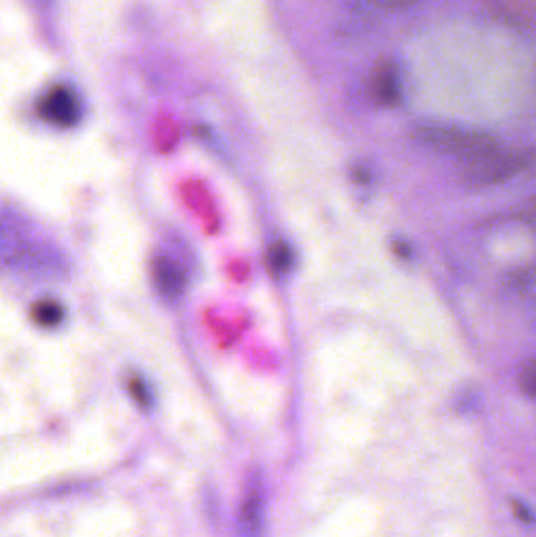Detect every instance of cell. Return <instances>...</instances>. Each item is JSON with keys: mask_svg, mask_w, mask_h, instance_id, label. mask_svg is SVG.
I'll use <instances>...</instances> for the list:
<instances>
[{"mask_svg": "<svg viewBox=\"0 0 536 537\" xmlns=\"http://www.w3.org/2000/svg\"><path fill=\"white\" fill-rule=\"evenodd\" d=\"M131 393H133L134 398L139 401L140 404H146L148 403L145 386H144V384L140 380H133L131 382Z\"/></svg>", "mask_w": 536, "mask_h": 537, "instance_id": "5bb4252c", "label": "cell"}, {"mask_svg": "<svg viewBox=\"0 0 536 537\" xmlns=\"http://www.w3.org/2000/svg\"><path fill=\"white\" fill-rule=\"evenodd\" d=\"M523 217H525V219L536 220V197L530 201L529 207L524 209V213L519 214V219L523 220Z\"/></svg>", "mask_w": 536, "mask_h": 537, "instance_id": "9a60e30c", "label": "cell"}, {"mask_svg": "<svg viewBox=\"0 0 536 537\" xmlns=\"http://www.w3.org/2000/svg\"><path fill=\"white\" fill-rule=\"evenodd\" d=\"M32 316L41 327H55L63 319V308L54 300H43L34 306Z\"/></svg>", "mask_w": 536, "mask_h": 537, "instance_id": "ba28073f", "label": "cell"}, {"mask_svg": "<svg viewBox=\"0 0 536 537\" xmlns=\"http://www.w3.org/2000/svg\"><path fill=\"white\" fill-rule=\"evenodd\" d=\"M511 509L515 512V516H516L523 524L532 525L535 522V517H533V514L530 511L529 508L523 503V501H517V500H513L511 501Z\"/></svg>", "mask_w": 536, "mask_h": 537, "instance_id": "7c38bea8", "label": "cell"}, {"mask_svg": "<svg viewBox=\"0 0 536 537\" xmlns=\"http://www.w3.org/2000/svg\"><path fill=\"white\" fill-rule=\"evenodd\" d=\"M371 100L377 106L385 109H395L401 104L403 92H401V80L398 69L392 61L384 60L377 63L370 79Z\"/></svg>", "mask_w": 536, "mask_h": 537, "instance_id": "277c9868", "label": "cell"}, {"mask_svg": "<svg viewBox=\"0 0 536 537\" xmlns=\"http://www.w3.org/2000/svg\"><path fill=\"white\" fill-rule=\"evenodd\" d=\"M422 0H352L358 12H397L420 4Z\"/></svg>", "mask_w": 536, "mask_h": 537, "instance_id": "8992f818", "label": "cell"}, {"mask_svg": "<svg viewBox=\"0 0 536 537\" xmlns=\"http://www.w3.org/2000/svg\"><path fill=\"white\" fill-rule=\"evenodd\" d=\"M293 264V253L292 248L284 244V242H278L269 248L268 253V265L269 269L274 273H288V269Z\"/></svg>", "mask_w": 536, "mask_h": 537, "instance_id": "9c48e42d", "label": "cell"}, {"mask_svg": "<svg viewBox=\"0 0 536 537\" xmlns=\"http://www.w3.org/2000/svg\"><path fill=\"white\" fill-rule=\"evenodd\" d=\"M412 137L433 151L453 156L461 162L478 159L502 150V143L494 135L457 126L424 125L414 129Z\"/></svg>", "mask_w": 536, "mask_h": 537, "instance_id": "6da1fadb", "label": "cell"}, {"mask_svg": "<svg viewBox=\"0 0 536 537\" xmlns=\"http://www.w3.org/2000/svg\"><path fill=\"white\" fill-rule=\"evenodd\" d=\"M261 498L257 492H252L251 498L247 500L244 506V514H243V522H244L245 530L249 534H253L260 528V511H261Z\"/></svg>", "mask_w": 536, "mask_h": 537, "instance_id": "8fae6325", "label": "cell"}, {"mask_svg": "<svg viewBox=\"0 0 536 537\" xmlns=\"http://www.w3.org/2000/svg\"><path fill=\"white\" fill-rule=\"evenodd\" d=\"M154 277L162 291L167 294H175L179 291V286L183 285V279L179 275L178 269L170 264L166 259H162L160 264L154 267Z\"/></svg>", "mask_w": 536, "mask_h": 537, "instance_id": "52a82bcc", "label": "cell"}, {"mask_svg": "<svg viewBox=\"0 0 536 537\" xmlns=\"http://www.w3.org/2000/svg\"><path fill=\"white\" fill-rule=\"evenodd\" d=\"M517 385L527 398L536 401V357L525 360L517 372Z\"/></svg>", "mask_w": 536, "mask_h": 537, "instance_id": "30bf717a", "label": "cell"}, {"mask_svg": "<svg viewBox=\"0 0 536 537\" xmlns=\"http://www.w3.org/2000/svg\"><path fill=\"white\" fill-rule=\"evenodd\" d=\"M38 112L54 126L71 127L79 121L80 102L71 88L53 86L41 98Z\"/></svg>", "mask_w": 536, "mask_h": 537, "instance_id": "3957f363", "label": "cell"}, {"mask_svg": "<svg viewBox=\"0 0 536 537\" xmlns=\"http://www.w3.org/2000/svg\"><path fill=\"white\" fill-rule=\"evenodd\" d=\"M486 4L496 20L510 26L529 27L532 24V13L525 12L523 4L516 0H486Z\"/></svg>", "mask_w": 536, "mask_h": 537, "instance_id": "5b68a950", "label": "cell"}, {"mask_svg": "<svg viewBox=\"0 0 536 537\" xmlns=\"http://www.w3.org/2000/svg\"><path fill=\"white\" fill-rule=\"evenodd\" d=\"M392 250L395 252V255H398L400 258L408 259L412 256V248L408 242H404V240H393L392 242Z\"/></svg>", "mask_w": 536, "mask_h": 537, "instance_id": "4fadbf2b", "label": "cell"}, {"mask_svg": "<svg viewBox=\"0 0 536 537\" xmlns=\"http://www.w3.org/2000/svg\"><path fill=\"white\" fill-rule=\"evenodd\" d=\"M535 166V150L505 151L502 148L483 158L461 162L458 179L464 187L480 191L503 184Z\"/></svg>", "mask_w": 536, "mask_h": 537, "instance_id": "7a4b0ae2", "label": "cell"}]
</instances>
